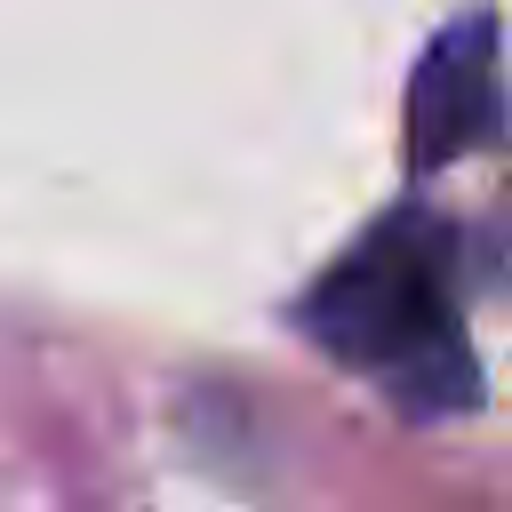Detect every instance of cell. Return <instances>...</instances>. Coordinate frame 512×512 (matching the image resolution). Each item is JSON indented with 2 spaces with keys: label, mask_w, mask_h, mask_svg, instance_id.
<instances>
[{
  "label": "cell",
  "mask_w": 512,
  "mask_h": 512,
  "mask_svg": "<svg viewBox=\"0 0 512 512\" xmlns=\"http://www.w3.org/2000/svg\"><path fill=\"white\" fill-rule=\"evenodd\" d=\"M504 120V80H496V24L488 16H464L448 24L416 80H408V160L416 168H440V160H464L496 136Z\"/></svg>",
  "instance_id": "obj_2"
},
{
  "label": "cell",
  "mask_w": 512,
  "mask_h": 512,
  "mask_svg": "<svg viewBox=\"0 0 512 512\" xmlns=\"http://www.w3.org/2000/svg\"><path fill=\"white\" fill-rule=\"evenodd\" d=\"M304 328L344 368L376 376L408 408L440 416L472 400V344L448 288V240L424 216H384L304 296Z\"/></svg>",
  "instance_id": "obj_1"
}]
</instances>
